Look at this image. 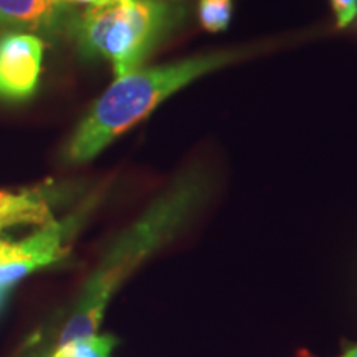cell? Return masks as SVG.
I'll return each mask as SVG.
<instances>
[{
  "mask_svg": "<svg viewBox=\"0 0 357 357\" xmlns=\"http://www.w3.org/2000/svg\"><path fill=\"white\" fill-rule=\"evenodd\" d=\"M61 3L68 6V3H86V6H95V3H100L101 0H60Z\"/></svg>",
  "mask_w": 357,
  "mask_h": 357,
  "instance_id": "30bf717a",
  "label": "cell"
},
{
  "mask_svg": "<svg viewBox=\"0 0 357 357\" xmlns=\"http://www.w3.org/2000/svg\"><path fill=\"white\" fill-rule=\"evenodd\" d=\"M199 19L208 32H222L230 24L231 0H200Z\"/></svg>",
  "mask_w": 357,
  "mask_h": 357,
  "instance_id": "ba28073f",
  "label": "cell"
},
{
  "mask_svg": "<svg viewBox=\"0 0 357 357\" xmlns=\"http://www.w3.org/2000/svg\"><path fill=\"white\" fill-rule=\"evenodd\" d=\"M65 3L60 0H0V30L43 32L60 24Z\"/></svg>",
  "mask_w": 357,
  "mask_h": 357,
  "instance_id": "8992f818",
  "label": "cell"
},
{
  "mask_svg": "<svg viewBox=\"0 0 357 357\" xmlns=\"http://www.w3.org/2000/svg\"><path fill=\"white\" fill-rule=\"evenodd\" d=\"M211 187V177L202 167H189L178 174L142 215L114 240L84 284L58 346L96 334L113 294L137 266L176 238L202 208Z\"/></svg>",
  "mask_w": 357,
  "mask_h": 357,
  "instance_id": "6da1fadb",
  "label": "cell"
},
{
  "mask_svg": "<svg viewBox=\"0 0 357 357\" xmlns=\"http://www.w3.org/2000/svg\"><path fill=\"white\" fill-rule=\"evenodd\" d=\"M177 12L160 0H101L73 24L82 55L105 58L116 78L139 70L176 25Z\"/></svg>",
  "mask_w": 357,
  "mask_h": 357,
  "instance_id": "3957f363",
  "label": "cell"
},
{
  "mask_svg": "<svg viewBox=\"0 0 357 357\" xmlns=\"http://www.w3.org/2000/svg\"><path fill=\"white\" fill-rule=\"evenodd\" d=\"M43 60V42L32 33L0 35V98L25 101L37 91Z\"/></svg>",
  "mask_w": 357,
  "mask_h": 357,
  "instance_id": "277c9868",
  "label": "cell"
},
{
  "mask_svg": "<svg viewBox=\"0 0 357 357\" xmlns=\"http://www.w3.org/2000/svg\"><path fill=\"white\" fill-rule=\"evenodd\" d=\"M55 194L48 187L3 190L0 189V234L24 225L45 227L55 222L52 202Z\"/></svg>",
  "mask_w": 357,
  "mask_h": 357,
  "instance_id": "5b68a950",
  "label": "cell"
},
{
  "mask_svg": "<svg viewBox=\"0 0 357 357\" xmlns=\"http://www.w3.org/2000/svg\"><path fill=\"white\" fill-rule=\"evenodd\" d=\"M116 337L113 336H93L77 339L68 344L58 347L63 351L66 357H111V351L116 346Z\"/></svg>",
  "mask_w": 357,
  "mask_h": 357,
  "instance_id": "52a82bcc",
  "label": "cell"
},
{
  "mask_svg": "<svg viewBox=\"0 0 357 357\" xmlns=\"http://www.w3.org/2000/svg\"><path fill=\"white\" fill-rule=\"evenodd\" d=\"M238 58V53H211L155 68H139L116 82L98 98L66 142L63 158L83 164L96 158L116 137L162 105L169 96Z\"/></svg>",
  "mask_w": 357,
  "mask_h": 357,
  "instance_id": "7a4b0ae2",
  "label": "cell"
},
{
  "mask_svg": "<svg viewBox=\"0 0 357 357\" xmlns=\"http://www.w3.org/2000/svg\"><path fill=\"white\" fill-rule=\"evenodd\" d=\"M337 357H357V344L349 346L341 356H337Z\"/></svg>",
  "mask_w": 357,
  "mask_h": 357,
  "instance_id": "8fae6325",
  "label": "cell"
},
{
  "mask_svg": "<svg viewBox=\"0 0 357 357\" xmlns=\"http://www.w3.org/2000/svg\"><path fill=\"white\" fill-rule=\"evenodd\" d=\"M331 6L336 13L339 29H344L354 20L357 13V0H331Z\"/></svg>",
  "mask_w": 357,
  "mask_h": 357,
  "instance_id": "9c48e42d",
  "label": "cell"
},
{
  "mask_svg": "<svg viewBox=\"0 0 357 357\" xmlns=\"http://www.w3.org/2000/svg\"><path fill=\"white\" fill-rule=\"evenodd\" d=\"M7 296H8V291H6V289L0 288V307H2L3 305H6Z\"/></svg>",
  "mask_w": 357,
  "mask_h": 357,
  "instance_id": "7c38bea8",
  "label": "cell"
}]
</instances>
